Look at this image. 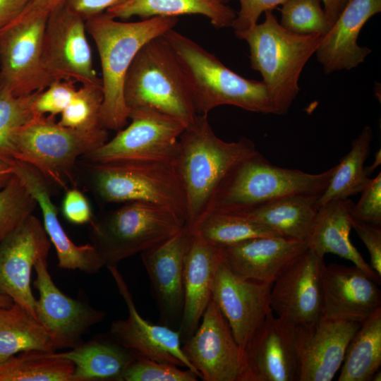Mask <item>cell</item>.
<instances>
[{
    "mask_svg": "<svg viewBox=\"0 0 381 381\" xmlns=\"http://www.w3.org/2000/svg\"><path fill=\"white\" fill-rule=\"evenodd\" d=\"M353 205L354 202L349 198L331 200L320 206L306 240L308 248L323 257L332 253L349 260L380 283L381 277L351 242Z\"/></svg>",
    "mask_w": 381,
    "mask_h": 381,
    "instance_id": "obj_27",
    "label": "cell"
},
{
    "mask_svg": "<svg viewBox=\"0 0 381 381\" xmlns=\"http://www.w3.org/2000/svg\"><path fill=\"white\" fill-rule=\"evenodd\" d=\"M30 0H0V35L25 11Z\"/></svg>",
    "mask_w": 381,
    "mask_h": 381,
    "instance_id": "obj_47",
    "label": "cell"
},
{
    "mask_svg": "<svg viewBox=\"0 0 381 381\" xmlns=\"http://www.w3.org/2000/svg\"><path fill=\"white\" fill-rule=\"evenodd\" d=\"M381 12V0H347L315 53L326 74L349 71L362 64L372 50L358 44L364 25Z\"/></svg>",
    "mask_w": 381,
    "mask_h": 381,
    "instance_id": "obj_25",
    "label": "cell"
},
{
    "mask_svg": "<svg viewBox=\"0 0 381 381\" xmlns=\"http://www.w3.org/2000/svg\"><path fill=\"white\" fill-rule=\"evenodd\" d=\"M245 381H299L293 326L269 312L244 351Z\"/></svg>",
    "mask_w": 381,
    "mask_h": 381,
    "instance_id": "obj_21",
    "label": "cell"
},
{
    "mask_svg": "<svg viewBox=\"0 0 381 381\" xmlns=\"http://www.w3.org/2000/svg\"><path fill=\"white\" fill-rule=\"evenodd\" d=\"M12 164L13 173L23 182L41 210L42 225L55 248L58 266L87 274L99 272L104 264L95 247L91 243L76 245L63 228L52 200L51 184L31 165L16 160L12 161Z\"/></svg>",
    "mask_w": 381,
    "mask_h": 381,
    "instance_id": "obj_23",
    "label": "cell"
},
{
    "mask_svg": "<svg viewBox=\"0 0 381 381\" xmlns=\"http://www.w3.org/2000/svg\"><path fill=\"white\" fill-rule=\"evenodd\" d=\"M373 139L372 128L365 126L352 140L351 150L335 165L327 188L318 198L319 207L331 200L349 198L362 191L370 180L364 164L370 155Z\"/></svg>",
    "mask_w": 381,
    "mask_h": 381,
    "instance_id": "obj_34",
    "label": "cell"
},
{
    "mask_svg": "<svg viewBox=\"0 0 381 381\" xmlns=\"http://www.w3.org/2000/svg\"><path fill=\"white\" fill-rule=\"evenodd\" d=\"M339 381H371L381 366V308L361 323L351 339Z\"/></svg>",
    "mask_w": 381,
    "mask_h": 381,
    "instance_id": "obj_32",
    "label": "cell"
},
{
    "mask_svg": "<svg viewBox=\"0 0 381 381\" xmlns=\"http://www.w3.org/2000/svg\"><path fill=\"white\" fill-rule=\"evenodd\" d=\"M108 140L107 129L78 130L61 126L55 116H39L13 138V160L35 168L51 184L66 190L76 185L79 159Z\"/></svg>",
    "mask_w": 381,
    "mask_h": 381,
    "instance_id": "obj_7",
    "label": "cell"
},
{
    "mask_svg": "<svg viewBox=\"0 0 381 381\" xmlns=\"http://www.w3.org/2000/svg\"><path fill=\"white\" fill-rule=\"evenodd\" d=\"M182 350L204 381H245V353L217 303L210 301Z\"/></svg>",
    "mask_w": 381,
    "mask_h": 381,
    "instance_id": "obj_13",
    "label": "cell"
},
{
    "mask_svg": "<svg viewBox=\"0 0 381 381\" xmlns=\"http://www.w3.org/2000/svg\"><path fill=\"white\" fill-rule=\"evenodd\" d=\"M361 322L331 320L293 327L300 361L299 381H330L341 368L347 346Z\"/></svg>",
    "mask_w": 381,
    "mask_h": 381,
    "instance_id": "obj_20",
    "label": "cell"
},
{
    "mask_svg": "<svg viewBox=\"0 0 381 381\" xmlns=\"http://www.w3.org/2000/svg\"><path fill=\"white\" fill-rule=\"evenodd\" d=\"M74 364L56 352L26 351L0 363V381H71Z\"/></svg>",
    "mask_w": 381,
    "mask_h": 381,
    "instance_id": "obj_35",
    "label": "cell"
},
{
    "mask_svg": "<svg viewBox=\"0 0 381 381\" xmlns=\"http://www.w3.org/2000/svg\"><path fill=\"white\" fill-rule=\"evenodd\" d=\"M240 9L231 28L234 32L245 30L258 23L262 13L272 11L287 0H238Z\"/></svg>",
    "mask_w": 381,
    "mask_h": 381,
    "instance_id": "obj_43",
    "label": "cell"
},
{
    "mask_svg": "<svg viewBox=\"0 0 381 381\" xmlns=\"http://www.w3.org/2000/svg\"><path fill=\"white\" fill-rule=\"evenodd\" d=\"M102 102V85H82L77 88L58 122L61 126L78 130L104 128L101 121Z\"/></svg>",
    "mask_w": 381,
    "mask_h": 381,
    "instance_id": "obj_38",
    "label": "cell"
},
{
    "mask_svg": "<svg viewBox=\"0 0 381 381\" xmlns=\"http://www.w3.org/2000/svg\"><path fill=\"white\" fill-rule=\"evenodd\" d=\"M192 370L177 365L136 356L124 370L121 381H196Z\"/></svg>",
    "mask_w": 381,
    "mask_h": 381,
    "instance_id": "obj_40",
    "label": "cell"
},
{
    "mask_svg": "<svg viewBox=\"0 0 381 381\" xmlns=\"http://www.w3.org/2000/svg\"><path fill=\"white\" fill-rule=\"evenodd\" d=\"M74 364L71 381H121L136 356L112 339L80 341L71 350L57 353Z\"/></svg>",
    "mask_w": 381,
    "mask_h": 381,
    "instance_id": "obj_29",
    "label": "cell"
},
{
    "mask_svg": "<svg viewBox=\"0 0 381 381\" xmlns=\"http://www.w3.org/2000/svg\"><path fill=\"white\" fill-rule=\"evenodd\" d=\"M352 229L356 231L369 252L370 266L381 277V226L353 219Z\"/></svg>",
    "mask_w": 381,
    "mask_h": 381,
    "instance_id": "obj_45",
    "label": "cell"
},
{
    "mask_svg": "<svg viewBox=\"0 0 381 381\" xmlns=\"http://www.w3.org/2000/svg\"><path fill=\"white\" fill-rule=\"evenodd\" d=\"M321 0H287L282 5L280 25L298 35L324 36L331 28Z\"/></svg>",
    "mask_w": 381,
    "mask_h": 381,
    "instance_id": "obj_39",
    "label": "cell"
},
{
    "mask_svg": "<svg viewBox=\"0 0 381 381\" xmlns=\"http://www.w3.org/2000/svg\"><path fill=\"white\" fill-rule=\"evenodd\" d=\"M36 207L37 201L13 173L0 188V243L32 214Z\"/></svg>",
    "mask_w": 381,
    "mask_h": 381,
    "instance_id": "obj_37",
    "label": "cell"
},
{
    "mask_svg": "<svg viewBox=\"0 0 381 381\" xmlns=\"http://www.w3.org/2000/svg\"><path fill=\"white\" fill-rule=\"evenodd\" d=\"M130 124L80 159L94 163L162 161L174 163L179 139L186 127L179 120L152 107L129 110Z\"/></svg>",
    "mask_w": 381,
    "mask_h": 381,
    "instance_id": "obj_11",
    "label": "cell"
},
{
    "mask_svg": "<svg viewBox=\"0 0 381 381\" xmlns=\"http://www.w3.org/2000/svg\"><path fill=\"white\" fill-rule=\"evenodd\" d=\"M26 351L56 350L48 332L28 310L15 303L0 307V363Z\"/></svg>",
    "mask_w": 381,
    "mask_h": 381,
    "instance_id": "obj_31",
    "label": "cell"
},
{
    "mask_svg": "<svg viewBox=\"0 0 381 381\" xmlns=\"http://www.w3.org/2000/svg\"><path fill=\"white\" fill-rule=\"evenodd\" d=\"M188 229L192 236L217 248L257 237L280 236L243 214L216 211L204 212Z\"/></svg>",
    "mask_w": 381,
    "mask_h": 381,
    "instance_id": "obj_33",
    "label": "cell"
},
{
    "mask_svg": "<svg viewBox=\"0 0 381 381\" xmlns=\"http://www.w3.org/2000/svg\"><path fill=\"white\" fill-rule=\"evenodd\" d=\"M352 209L353 220L381 226V173L369 181Z\"/></svg>",
    "mask_w": 381,
    "mask_h": 381,
    "instance_id": "obj_42",
    "label": "cell"
},
{
    "mask_svg": "<svg viewBox=\"0 0 381 381\" xmlns=\"http://www.w3.org/2000/svg\"><path fill=\"white\" fill-rule=\"evenodd\" d=\"M336 167L320 174L272 164L258 150L238 163L210 197L205 211L245 214L273 200L291 195L320 196Z\"/></svg>",
    "mask_w": 381,
    "mask_h": 381,
    "instance_id": "obj_4",
    "label": "cell"
},
{
    "mask_svg": "<svg viewBox=\"0 0 381 381\" xmlns=\"http://www.w3.org/2000/svg\"><path fill=\"white\" fill-rule=\"evenodd\" d=\"M107 267L128 310L126 319L111 323V339L136 356L183 367L200 377L199 373L182 350L179 332L167 325L153 324L145 320L136 309L128 286L117 266Z\"/></svg>",
    "mask_w": 381,
    "mask_h": 381,
    "instance_id": "obj_14",
    "label": "cell"
},
{
    "mask_svg": "<svg viewBox=\"0 0 381 381\" xmlns=\"http://www.w3.org/2000/svg\"><path fill=\"white\" fill-rule=\"evenodd\" d=\"M254 143L241 138L226 142L213 131L207 115L198 114L179 139L174 162L186 198V226L203 213L213 192L238 163L256 152Z\"/></svg>",
    "mask_w": 381,
    "mask_h": 381,
    "instance_id": "obj_2",
    "label": "cell"
},
{
    "mask_svg": "<svg viewBox=\"0 0 381 381\" xmlns=\"http://www.w3.org/2000/svg\"><path fill=\"white\" fill-rule=\"evenodd\" d=\"M90 224L89 236L104 266L142 253L179 232L185 222L173 211L146 202H126Z\"/></svg>",
    "mask_w": 381,
    "mask_h": 381,
    "instance_id": "obj_9",
    "label": "cell"
},
{
    "mask_svg": "<svg viewBox=\"0 0 381 381\" xmlns=\"http://www.w3.org/2000/svg\"><path fill=\"white\" fill-rule=\"evenodd\" d=\"M381 164V150H377L375 154L374 162L371 165L365 167V171L369 176Z\"/></svg>",
    "mask_w": 381,
    "mask_h": 381,
    "instance_id": "obj_51",
    "label": "cell"
},
{
    "mask_svg": "<svg viewBox=\"0 0 381 381\" xmlns=\"http://www.w3.org/2000/svg\"><path fill=\"white\" fill-rule=\"evenodd\" d=\"M308 248L306 241L282 236L248 239L220 248L222 262L238 277L273 284L282 272Z\"/></svg>",
    "mask_w": 381,
    "mask_h": 381,
    "instance_id": "obj_24",
    "label": "cell"
},
{
    "mask_svg": "<svg viewBox=\"0 0 381 381\" xmlns=\"http://www.w3.org/2000/svg\"><path fill=\"white\" fill-rule=\"evenodd\" d=\"M86 186L105 203L140 201L176 213L186 224V198L174 163L123 161L94 163L79 159Z\"/></svg>",
    "mask_w": 381,
    "mask_h": 381,
    "instance_id": "obj_6",
    "label": "cell"
},
{
    "mask_svg": "<svg viewBox=\"0 0 381 381\" xmlns=\"http://www.w3.org/2000/svg\"><path fill=\"white\" fill-rule=\"evenodd\" d=\"M190 241L191 234L184 226L169 238L141 253L161 323L170 327L180 323L182 317L184 267Z\"/></svg>",
    "mask_w": 381,
    "mask_h": 381,
    "instance_id": "obj_19",
    "label": "cell"
},
{
    "mask_svg": "<svg viewBox=\"0 0 381 381\" xmlns=\"http://www.w3.org/2000/svg\"><path fill=\"white\" fill-rule=\"evenodd\" d=\"M34 286L39 291L36 300L37 320L48 332L55 350L73 348L80 343L82 335L105 318V313L90 305L69 297L54 284L48 270L47 258L35 265Z\"/></svg>",
    "mask_w": 381,
    "mask_h": 381,
    "instance_id": "obj_16",
    "label": "cell"
},
{
    "mask_svg": "<svg viewBox=\"0 0 381 381\" xmlns=\"http://www.w3.org/2000/svg\"><path fill=\"white\" fill-rule=\"evenodd\" d=\"M381 380V372L380 369L374 373L371 378V381H380Z\"/></svg>",
    "mask_w": 381,
    "mask_h": 381,
    "instance_id": "obj_53",
    "label": "cell"
},
{
    "mask_svg": "<svg viewBox=\"0 0 381 381\" xmlns=\"http://www.w3.org/2000/svg\"><path fill=\"white\" fill-rule=\"evenodd\" d=\"M127 0H61V4L85 21Z\"/></svg>",
    "mask_w": 381,
    "mask_h": 381,
    "instance_id": "obj_46",
    "label": "cell"
},
{
    "mask_svg": "<svg viewBox=\"0 0 381 381\" xmlns=\"http://www.w3.org/2000/svg\"><path fill=\"white\" fill-rule=\"evenodd\" d=\"M162 36L179 59L198 114L207 115L212 109L222 105L274 114L262 81L238 75L215 55L174 29Z\"/></svg>",
    "mask_w": 381,
    "mask_h": 381,
    "instance_id": "obj_5",
    "label": "cell"
},
{
    "mask_svg": "<svg viewBox=\"0 0 381 381\" xmlns=\"http://www.w3.org/2000/svg\"><path fill=\"white\" fill-rule=\"evenodd\" d=\"M62 212L66 220L73 224H85L92 219L90 205L84 194L76 187L66 190L62 201Z\"/></svg>",
    "mask_w": 381,
    "mask_h": 381,
    "instance_id": "obj_44",
    "label": "cell"
},
{
    "mask_svg": "<svg viewBox=\"0 0 381 381\" xmlns=\"http://www.w3.org/2000/svg\"><path fill=\"white\" fill-rule=\"evenodd\" d=\"M319 197L297 195L282 198L242 214L269 228L280 236L306 241L319 209Z\"/></svg>",
    "mask_w": 381,
    "mask_h": 381,
    "instance_id": "obj_30",
    "label": "cell"
},
{
    "mask_svg": "<svg viewBox=\"0 0 381 381\" xmlns=\"http://www.w3.org/2000/svg\"><path fill=\"white\" fill-rule=\"evenodd\" d=\"M51 245L42 223L32 214L0 243V291L35 318L32 272L40 259L48 258Z\"/></svg>",
    "mask_w": 381,
    "mask_h": 381,
    "instance_id": "obj_15",
    "label": "cell"
},
{
    "mask_svg": "<svg viewBox=\"0 0 381 381\" xmlns=\"http://www.w3.org/2000/svg\"><path fill=\"white\" fill-rule=\"evenodd\" d=\"M324 4V10L328 21L332 26L337 20L347 0H321Z\"/></svg>",
    "mask_w": 381,
    "mask_h": 381,
    "instance_id": "obj_48",
    "label": "cell"
},
{
    "mask_svg": "<svg viewBox=\"0 0 381 381\" xmlns=\"http://www.w3.org/2000/svg\"><path fill=\"white\" fill-rule=\"evenodd\" d=\"M381 308V291L361 269L332 263L321 277V316L362 322Z\"/></svg>",
    "mask_w": 381,
    "mask_h": 381,
    "instance_id": "obj_22",
    "label": "cell"
},
{
    "mask_svg": "<svg viewBox=\"0 0 381 381\" xmlns=\"http://www.w3.org/2000/svg\"><path fill=\"white\" fill-rule=\"evenodd\" d=\"M61 0H30L29 6L36 8L52 11L61 4Z\"/></svg>",
    "mask_w": 381,
    "mask_h": 381,
    "instance_id": "obj_50",
    "label": "cell"
},
{
    "mask_svg": "<svg viewBox=\"0 0 381 381\" xmlns=\"http://www.w3.org/2000/svg\"><path fill=\"white\" fill-rule=\"evenodd\" d=\"M230 0H127L108 9L111 17L126 20L155 16L177 17L201 15L208 18L217 29L231 27L236 13L228 5Z\"/></svg>",
    "mask_w": 381,
    "mask_h": 381,
    "instance_id": "obj_28",
    "label": "cell"
},
{
    "mask_svg": "<svg viewBox=\"0 0 381 381\" xmlns=\"http://www.w3.org/2000/svg\"><path fill=\"white\" fill-rule=\"evenodd\" d=\"M13 174L12 161L0 158V188L8 181Z\"/></svg>",
    "mask_w": 381,
    "mask_h": 381,
    "instance_id": "obj_49",
    "label": "cell"
},
{
    "mask_svg": "<svg viewBox=\"0 0 381 381\" xmlns=\"http://www.w3.org/2000/svg\"><path fill=\"white\" fill-rule=\"evenodd\" d=\"M86 33L85 20L62 4L50 11L44 33L42 61L53 80L102 85Z\"/></svg>",
    "mask_w": 381,
    "mask_h": 381,
    "instance_id": "obj_12",
    "label": "cell"
},
{
    "mask_svg": "<svg viewBox=\"0 0 381 381\" xmlns=\"http://www.w3.org/2000/svg\"><path fill=\"white\" fill-rule=\"evenodd\" d=\"M234 33L249 47L250 67L262 77L274 114H286L300 92L303 69L315 53L322 35L291 32L280 25L272 11L265 12L262 23Z\"/></svg>",
    "mask_w": 381,
    "mask_h": 381,
    "instance_id": "obj_3",
    "label": "cell"
},
{
    "mask_svg": "<svg viewBox=\"0 0 381 381\" xmlns=\"http://www.w3.org/2000/svg\"><path fill=\"white\" fill-rule=\"evenodd\" d=\"M75 83L69 80H55L39 92L34 104L37 114L52 116L61 114L77 90Z\"/></svg>",
    "mask_w": 381,
    "mask_h": 381,
    "instance_id": "obj_41",
    "label": "cell"
},
{
    "mask_svg": "<svg viewBox=\"0 0 381 381\" xmlns=\"http://www.w3.org/2000/svg\"><path fill=\"white\" fill-rule=\"evenodd\" d=\"M272 285L243 279L222 261L217 269L212 298L227 320L243 351L272 310Z\"/></svg>",
    "mask_w": 381,
    "mask_h": 381,
    "instance_id": "obj_18",
    "label": "cell"
},
{
    "mask_svg": "<svg viewBox=\"0 0 381 381\" xmlns=\"http://www.w3.org/2000/svg\"><path fill=\"white\" fill-rule=\"evenodd\" d=\"M123 92L128 110L152 107L186 126L198 115L181 66L162 35L138 52L128 71Z\"/></svg>",
    "mask_w": 381,
    "mask_h": 381,
    "instance_id": "obj_8",
    "label": "cell"
},
{
    "mask_svg": "<svg viewBox=\"0 0 381 381\" xmlns=\"http://www.w3.org/2000/svg\"><path fill=\"white\" fill-rule=\"evenodd\" d=\"M13 303V301L8 296L0 291V307L8 308Z\"/></svg>",
    "mask_w": 381,
    "mask_h": 381,
    "instance_id": "obj_52",
    "label": "cell"
},
{
    "mask_svg": "<svg viewBox=\"0 0 381 381\" xmlns=\"http://www.w3.org/2000/svg\"><path fill=\"white\" fill-rule=\"evenodd\" d=\"M177 23V17L162 16L128 22L106 13L85 21L87 32L95 42L101 64V121L106 129L119 131L127 123L129 110L124 99V83L138 52L150 40L174 29Z\"/></svg>",
    "mask_w": 381,
    "mask_h": 381,
    "instance_id": "obj_1",
    "label": "cell"
},
{
    "mask_svg": "<svg viewBox=\"0 0 381 381\" xmlns=\"http://www.w3.org/2000/svg\"><path fill=\"white\" fill-rule=\"evenodd\" d=\"M324 257L308 248L273 282L270 307L277 316L296 327L321 316V277Z\"/></svg>",
    "mask_w": 381,
    "mask_h": 381,
    "instance_id": "obj_17",
    "label": "cell"
},
{
    "mask_svg": "<svg viewBox=\"0 0 381 381\" xmlns=\"http://www.w3.org/2000/svg\"><path fill=\"white\" fill-rule=\"evenodd\" d=\"M50 11L28 5L0 35V86L16 96L42 91L54 81L42 61Z\"/></svg>",
    "mask_w": 381,
    "mask_h": 381,
    "instance_id": "obj_10",
    "label": "cell"
},
{
    "mask_svg": "<svg viewBox=\"0 0 381 381\" xmlns=\"http://www.w3.org/2000/svg\"><path fill=\"white\" fill-rule=\"evenodd\" d=\"M222 261L220 248L191 235L184 267L183 310L178 330L183 342L195 332L212 300L215 272Z\"/></svg>",
    "mask_w": 381,
    "mask_h": 381,
    "instance_id": "obj_26",
    "label": "cell"
},
{
    "mask_svg": "<svg viewBox=\"0 0 381 381\" xmlns=\"http://www.w3.org/2000/svg\"><path fill=\"white\" fill-rule=\"evenodd\" d=\"M39 92L16 96L0 86V158L13 161V138L17 131L39 116L35 101Z\"/></svg>",
    "mask_w": 381,
    "mask_h": 381,
    "instance_id": "obj_36",
    "label": "cell"
}]
</instances>
